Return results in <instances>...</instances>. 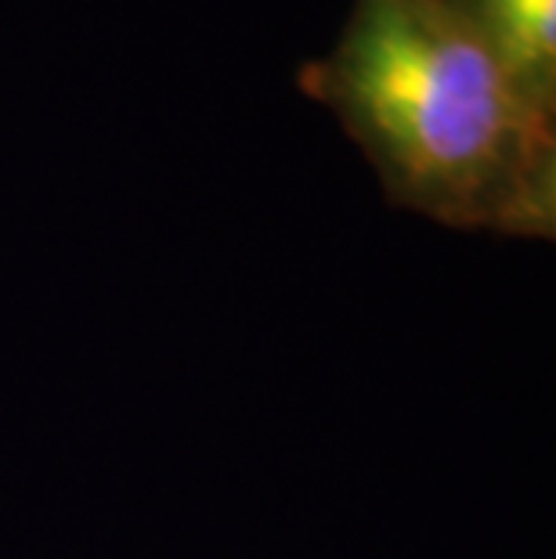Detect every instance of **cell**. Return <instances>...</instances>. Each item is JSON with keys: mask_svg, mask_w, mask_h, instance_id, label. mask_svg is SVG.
<instances>
[{"mask_svg": "<svg viewBox=\"0 0 556 559\" xmlns=\"http://www.w3.org/2000/svg\"><path fill=\"white\" fill-rule=\"evenodd\" d=\"M300 91L336 116L390 206L459 231L556 235V116L452 0H354Z\"/></svg>", "mask_w": 556, "mask_h": 559, "instance_id": "1", "label": "cell"}, {"mask_svg": "<svg viewBox=\"0 0 556 559\" xmlns=\"http://www.w3.org/2000/svg\"><path fill=\"white\" fill-rule=\"evenodd\" d=\"M517 87L556 116V0H452Z\"/></svg>", "mask_w": 556, "mask_h": 559, "instance_id": "2", "label": "cell"}]
</instances>
